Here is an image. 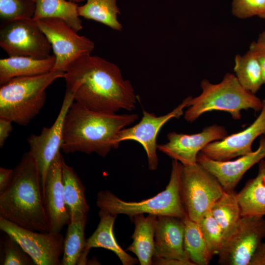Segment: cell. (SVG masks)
Listing matches in <instances>:
<instances>
[{"label":"cell","instance_id":"obj_7","mask_svg":"<svg viewBox=\"0 0 265 265\" xmlns=\"http://www.w3.org/2000/svg\"><path fill=\"white\" fill-rule=\"evenodd\" d=\"M224 192L216 178L198 162L183 165L181 194L190 219L198 222Z\"/></svg>","mask_w":265,"mask_h":265},{"label":"cell","instance_id":"obj_6","mask_svg":"<svg viewBox=\"0 0 265 265\" xmlns=\"http://www.w3.org/2000/svg\"><path fill=\"white\" fill-rule=\"evenodd\" d=\"M183 164L173 159L169 183L164 190L149 199L139 202L125 201L108 190L99 192L96 205L100 210L117 216L128 215L131 219L137 214L147 213L157 216L168 215L184 218L186 213L181 194Z\"/></svg>","mask_w":265,"mask_h":265},{"label":"cell","instance_id":"obj_36","mask_svg":"<svg viewBox=\"0 0 265 265\" xmlns=\"http://www.w3.org/2000/svg\"><path fill=\"white\" fill-rule=\"evenodd\" d=\"M248 265H265V242H262L257 247Z\"/></svg>","mask_w":265,"mask_h":265},{"label":"cell","instance_id":"obj_40","mask_svg":"<svg viewBox=\"0 0 265 265\" xmlns=\"http://www.w3.org/2000/svg\"><path fill=\"white\" fill-rule=\"evenodd\" d=\"M68 0L77 3L83 2L85 0L86 1L87 0Z\"/></svg>","mask_w":265,"mask_h":265},{"label":"cell","instance_id":"obj_39","mask_svg":"<svg viewBox=\"0 0 265 265\" xmlns=\"http://www.w3.org/2000/svg\"><path fill=\"white\" fill-rule=\"evenodd\" d=\"M257 40L265 43V30L259 35Z\"/></svg>","mask_w":265,"mask_h":265},{"label":"cell","instance_id":"obj_28","mask_svg":"<svg viewBox=\"0 0 265 265\" xmlns=\"http://www.w3.org/2000/svg\"><path fill=\"white\" fill-rule=\"evenodd\" d=\"M234 71L241 86L253 94L258 92L264 84L258 60L255 53L249 49L243 55H236Z\"/></svg>","mask_w":265,"mask_h":265},{"label":"cell","instance_id":"obj_5","mask_svg":"<svg viewBox=\"0 0 265 265\" xmlns=\"http://www.w3.org/2000/svg\"><path fill=\"white\" fill-rule=\"evenodd\" d=\"M201 93L190 99L184 117L193 122L202 114L213 110L229 113L235 120H240L241 111L252 109L261 110L263 102L255 94L245 89L234 74L226 73L218 83L204 79L200 83Z\"/></svg>","mask_w":265,"mask_h":265},{"label":"cell","instance_id":"obj_26","mask_svg":"<svg viewBox=\"0 0 265 265\" xmlns=\"http://www.w3.org/2000/svg\"><path fill=\"white\" fill-rule=\"evenodd\" d=\"M210 211L221 227L226 238L233 231L242 216L238 193L235 190H224L223 194L212 205Z\"/></svg>","mask_w":265,"mask_h":265},{"label":"cell","instance_id":"obj_22","mask_svg":"<svg viewBox=\"0 0 265 265\" xmlns=\"http://www.w3.org/2000/svg\"><path fill=\"white\" fill-rule=\"evenodd\" d=\"M62 176L64 198L70 213V221L87 218L90 208L85 198V187L74 168L64 160Z\"/></svg>","mask_w":265,"mask_h":265},{"label":"cell","instance_id":"obj_32","mask_svg":"<svg viewBox=\"0 0 265 265\" xmlns=\"http://www.w3.org/2000/svg\"><path fill=\"white\" fill-rule=\"evenodd\" d=\"M35 7L34 0H0V17L3 22L32 18Z\"/></svg>","mask_w":265,"mask_h":265},{"label":"cell","instance_id":"obj_21","mask_svg":"<svg viewBox=\"0 0 265 265\" xmlns=\"http://www.w3.org/2000/svg\"><path fill=\"white\" fill-rule=\"evenodd\" d=\"M100 221L93 234L86 239V249L103 248L114 252L123 265H133L138 262L124 251L118 244L113 233V225L117 216L100 210Z\"/></svg>","mask_w":265,"mask_h":265},{"label":"cell","instance_id":"obj_33","mask_svg":"<svg viewBox=\"0 0 265 265\" xmlns=\"http://www.w3.org/2000/svg\"><path fill=\"white\" fill-rule=\"evenodd\" d=\"M231 10L239 19L254 16L265 19V0H232Z\"/></svg>","mask_w":265,"mask_h":265},{"label":"cell","instance_id":"obj_38","mask_svg":"<svg viewBox=\"0 0 265 265\" xmlns=\"http://www.w3.org/2000/svg\"><path fill=\"white\" fill-rule=\"evenodd\" d=\"M152 264L163 265H195L191 261H184L177 259H153Z\"/></svg>","mask_w":265,"mask_h":265},{"label":"cell","instance_id":"obj_25","mask_svg":"<svg viewBox=\"0 0 265 265\" xmlns=\"http://www.w3.org/2000/svg\"><path fill=\"white\" fill-rule=\"evenodd\" d=\"M35 5L34 20L59 18L76 31L82 29L77 3L66 0H35Z\"/></svg>","mask_w":265,"mask_h":265},{"label":"cell","instance_id":"obj_14","mask_svg":"<svg viewBox=\"0 0 265 265\" xmlns=\"http://www.w3.org/2000/svg\"><path fill=\"white\" fill-rule=\"evenodd\" d=\"M227 135L226 129L217 124L206 127L201 132L192 134L172 132L167 135L168 142L157 145V149L183 165H190L197 163L198 154L207 145Z\"/></svg>","mask_w":265,"mask_h":265},{"label":"cell","instance_id":"obj_16","mask_svg":"<svg viewBox=\"0 0 265 265\" xmlns=\"http://www.w3.org/2000/svg\"><path fill=\"white\" fill-rule=\"evenodd\" d=\"M265 159V137H262L256 150L234 160H215L200 152L197 155V162L216 178L225 191H233L245 173Z\"/></svg>","mask_w":265,"mask_h":265},{"label":"cell","instance_id":"obj_1","mask_svg":"<svg viewBox=\"0 0 265 265\" xmlns=\"http://www.w3.org/2000/svg\"><path fill=\"white\" fill-rule=\"evenodd\" d=\"M66 89L74 94V101L98 112L131 111L137 97L132 84L124 80L114 63L91 54L74 61L65 72Z\"/></svg>","mask_w":265,"mask_h":265},{"label":"cell","instance_id":"obj_24","mask_svg":"<svg viewBox=\"0 0 265 265\" xmlns=\"http://www.w3.org/2000/svg\"><path fill=\"white\" fill-rule=\"evenodd\" d=\"M87 218L70 221L64 240L61 265H86L89 253L86 249L85 228Z\"/></svg>","mask_w":265,"mask_h":265},{"label":"cell","instance_id":"obj_20","mask_svg":"<svg viewBox=\"0 0 265 265\" xmlns=\"http://www.w3.org/2000/svg\"><path fill=\"white\" fill-rule=\"evenodd\" d=\"M55 63L54 55L36 59L28 56H12L0 59V84L18 77L42 75L52 71Z\"/></svg>","mask_w":265,"mask_h":265},{"label":"cell","instance_id":"obj_31","mask_svg":"<svg viewBox=\"0 0 265 265\" xmlns=\"http://www.w3.org/2000/svg\"><path fill=\"white\" fill-rule=\"evenodd\" d=\"M198 223L210 253L212 256L217 255L225 238L221 227L213 217L210 211Z\"/></svg>","mask_w":265,"mask_h":265},{"label":"cell","instance_id":"obj_2","mask_svg":"<svg viewBox=\"0 0 265 265\" xmlns=\"http://www.w3.org/2000/svg\"><path fill=\"white\" fill-rule=\"evenodd\" d=\"M138 118L136 113L93 111L74 101L64 118L61 149L66 154L95 153L105 157L118 148V133Z\"/></svg>","mask_w":265,"mask_h":265},{"label":"cell","instance_id":"obj_18","mask_svg":"<svg viewBox=\"0 0 265 265\" xmlns=\"http://www.w3.org/2000/svg\"><path fill=\"white\" fill-rule=\"evenodd\" d=\"M184 230L182 218L168 215L157 216L153 260L173 259L191 261L184 248Z\"/></svg>","mask_w":265,"mask_h":265},{"label":"cell","instance_id":"obj_29","mask_svg":"<svg viewBox=\"0 0 265 265\" xmlns=\"http://www.w3.org/2000/svg\"><path fill=\"white\" fill-rule=\"evenodd\" d=\"M79 15L101 23L116 30H121L122 25L118 20L120 14L116 0H87L78 7Z\"/></svg>","mask_w":265,"mask_h":265},{"label":"cell","instance_id":"obj_8","mask_svg":"<svg viewBox=\"0 0 265 265\" xmlns=\"http://www.w3.org/2000/svg\"><path fill=\"white\" fill-rule=\"evenodd\" d=\"M36 22L50 42L55 57L52 71L65 72L74 61L91 54L94 49L92 41L78 35L77 31L60 19L44 18Z\"/></svg>","mask_w":265,"mask_h":265},{"label":"cell","instance_id":"obj_4","mask_svg":"<svg viewBox=\"0 0 265 265\" xmlns=\"http://www.w3.org/2000/svg\"><path fill=\"white\" fill-rule=\"evenodd\" d=\"M65 72L51 71L32 76L14 78L0 85V117L20 126H26L44 106L46 90Z\"/></svg>","mask_w":265,"mask_h":265},{"label":"cell","instance_id":"obj_11","mask_svg":"<svg viewBox=\"0 0 265 265\" xmlns=\"http://www.w3.org/2000/svg\"><path fill=\"white\" fill-rule=\"evenodd\" d=\"M0 229L15 239L36 265H61L64 238L61 233L22 228L0 216Z\"/></svg>","mask_w":265,"mask_h":265},{"label":"cell","instance_id":"obj_23","mask_svg":"<svg viewBox=\"0 0 265 265\" xmlns=\"http://www.w3.org/2000/svg\"><path fill=\"white\" fill-rule=\"evenodd\" d=\"M256 176L238 193L241 216L265 215V159L258 163Z\"/></svg>","mask_w":265,"mask_h":265},{"label":"cell","instance_id":"obj_13","mask_svg":"<svg viewBox=\"0 0 265 265\" xmlns=\"http://www.w3.org/2000/svg\"><path fill=\"white\" fill-rule=\"evenodd\" d=\"M74 102L73 93L66 89L61 107L53 124L50 127H44L39 134H31L27 139L30 148L28 152L35 160L39 170L43 195L49 168L61 148L64 118Z\"/></svg>","mask_w":265,"mask_h":265},{"label":"cell","instance_id":"obj_27","mask_svg":"<svg viewBox=\"0 0 265 265\" xmlns=\"http://www.w3.org/2000/svg\"><path fill=\"white\" fill-rule=\"evenodd\" d=\"M185 223L184 246L188 259L195 265H208L212 258L198 222L187 216Z\"/></svg>","mask_w":265,"mask_h":265},{"label":"cell","instance_id":"obj_9","mask_svg":"<svg viewBox=\"0 0 265 265\" xmlns=\"http://www.w3.org/2000/svg\"><path fill=\"white\" fill-rule=\"evenodd\" d=\"M0 46L9 57L43 59L50 55L52 46L32 18L3 22L0 27Z\"/></svg>","mask_w":265,"mask_h":265},{"label":"cell","instance_id":"obj_30","mask_svg":"<svg viewBox=\"0 0 265 265\" xmlns=\"http://www.w3.org/2000/svg\"><path fill=\"white\" fill-rule=\"evenodd\" d=\"M0 265H32L35 264L20 245L11 237L5 233L0 242Z\"/></svg>","mask_w":265,"mask_h":265},{"label":"cell","instance_id":"obj_41","mask_svg":"<svg viewBox=\"0 0 265 265\" xmlns=\"http://www.w3.org/2000/svg\"></svg>","mask_w":265,"mask_h":265},{"label":"cell","instance_id":"obj_15","mask_svg":"<svg viewBox=\"0 0 265 265\" xmlns=\"http://www.w3.org/2000/svg\"><path fill=\"white\" fill-rule=\"evenodd\" d=\"M262 102L259 115L250 126L241 132L209 143L201 152L218 161L231 160L252 152L254 141L259 136L265 135V99Z\"/></svg>","mask_w":265,"mask_h":265},{"label":"cell","instance_id":"obj_37","mask_svg":"<svg viewBox=\"0 0 265 265\" xmlns=\"http://www.w3.org/2000/svg\"><path fill=\"white\" fill-rule=\"evenodd\" d=\"M14 173V169L4 167L0 168V192L3 191L11 182Z\"/></svg>","mask_w":265,"mask_h":265},{"label":"cell","instance_id":"obj_17","mask_svg":"<svg viewBox=\"0 0 265 265\" xmlns=\"http://www.w3.org/2000/svg\"><path fill=\"white\" fill-rule=\"evenodd\" d=\"M63 158L59 152L51 163L46 176L44 201L50 232L60 233L71 220L63 190L62 168Z\"/></svg>","mask_w":265,"mask_h":265},{"label":"cell","instance_id":"obj_34","mask_svg":"<svg viewBox=\"0 0 265 265\" xmlns=\"http://www.w3.org/2000/svg\"><path fill=\"white\" fill-rule=\"evenodd\" d=\"M249 49L256 56L261 67L264 83L265 84V43L258 40L254 41L250 44Z\"/></svg>","mask_w":265,"mask_h":265},{"label":"cell","instance_id":"obj_3","mask_svg":"<svg viewBox=\"0 0 265 265\" xmlns=\"http://www.w3.org/2000/svg\"><path fill=\"white\" fill-rule=\"evenodd\" d=\"M0 216L24 229L50 232L39 170L29 152L23 155L11 182L0 192Z\"/></svg>","mask_w":265,"mask_h":265},{"label":"cell","instance_id":"obj_35","mask_svg":"<svg viewBox=\"0 0 265 265\" xmlns=\"http://www.w3.org/2000/svg\"><path fill=\"white\" fill-rule=\"evenodd\" d=\"M13 122L4 117H0V147L2 148L13 130Z\"/></svg>","mask_w":265,"mask_h":265},{"label":"cell","instance_id":"obj_10","mask_svg":"<svg viewBox=\"0 0 265 265\" xmlns=\"http://www.w3.org/2000/svg\"><path fill=\"white\" fill-rule=\"evenodd\" d=\"M265 238L264 216H241L233 231L225 238L217 254L218 263L248 265L254 252Z\"/></svg>","mask_w":265,"mask_h":265},{"label":"cell","instance_id":"obj_12","mask_svg":"<svg viewBox=\"0 0 265 265\" xmlns=\"http://www.w3.org/2000/svg\"><path fill=\"white\" fill-rule=\"evenodd\" d=\"M191 96L185 98L183 102L170 112L158 116L153 113L143 110L141 120L136 125L122 129L116 137V141L119 146L124 141L132 140L140 143L147 154L148 168L157 169L158 158L157 154V138L162 127L170 119L179 118L184 113V109L188 107Z\"/></svg>","mask_w":265,"mask_h":265},{"label":"cell","instance_id":"obj_19","mask_svg":"<svg viewBox=\"0 0 265 265\" xmlns=\"http://www.w3.org/2000/svg\"><path fill=\"white\" fill-rule=\"evenodd\" d=\"M134 224L132 235L133 242L126 251L134 253L141 265H152L155 251V231L157 216L143 214L134 215L132 219Z\"/></svg>","mask_w":265,"mask_h":265}]
</instances>
